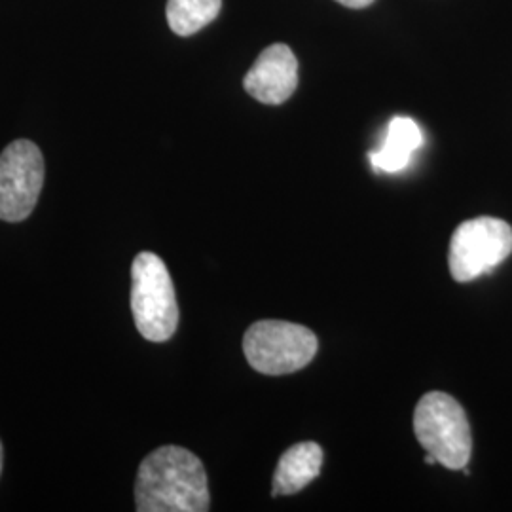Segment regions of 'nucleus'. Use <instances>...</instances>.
<instances>
[{
    "label": "nucleus",
    "mask_w": 512,
    "mask_h": 512,
    "mask_svg": "<svg viewBox=\"0 0 512 512\" xmlns=\"http://www.w3.org/2000/svg\"><path fill=\"white\" fill-rule=\"evenodd\" d=\"M336 2H340V4H344V6H348V8H366V6H370L374 0H336Z\"/></svg>",
    "instance_id": "9b49d317"
},
{
    "label": "nucleus",
    "mask_w": 512,
    "mask_h": 512,
    "mask_svg": "<svg viewBox=\"0 0 512 512\" xmlns=\"http://www.w3.org/2000/svg\"><path fill=\"white\" fill-rule=\"evenodd\" d=\"M323 467V450L317 442H298L277 463L274 475V497L298 494Z\"/></svg>",
    "instance_id": "6e6552de"
},
{
    "label": "nucleus",
    "mask_w": 512,
    "mask_h": 512,
    "mask_svg": "<svg viewBox=\"0 0 512 512\" xmlns=\"http://www.w3.org/2000/svg\"><path fill=\"white\" fill-rule=\"evenodd\" d=\"M211 495L202 459L181 446H162L143 459L135 482L139 512H205Z\"/></svg>",
    "instance_id": "f257e3e1"
},
{
    "label": "nucleus",
    "mask_w": 512,
    "mask_h": 512,
    "mask_svg": "<svg viewBox=\"0 0 512 512\" xmlns=\"http://www.w3.org/2000/svg\"><path fill=\"white\" fill-rule=\"evenodd\" d=\"M131 313L148 342H167L179 325V304L164 260L150 251L131 264Z\"/></svg>",
    "instance_id": "f03ea898"
},
{
    "label": "nucleus",
    "mask_w": 512,
    "mask_h": 512,
    "mask_svg": "<svg viewBox=\"0 0 512 512\" xmlns=\"http://www.w3.org/2000/svg\"><path fill=\"white\" fill-rule=\"evenodd\" d=\"M414 433L427 454L442 467L461 471L473 452L471 425L463 406L442 391L423 395L414 412Z\"/></svg>",
    "instance_id": "7ed1b4c3"
},
{
    "label": "nucleus",
    "mask_w": 512,
    "mask_h": 512,
    "mask_svg": "<svg viewBox=\"0 0 512 512\" xmlns=\"http://www.w3.org/2000/svg\"><path fill=\"white\" fill-rule=\"evenodd\" d=\"M222 0H167V23L179 37H190L215 21Z\"/></svg>",
    "instance_id": "9d476101"
},
{
    "label": "nucleus",
    "mask_w": 512,
    "mask_h": 512,
    "mask_svg": "<svg viewBox=\"0 0 512 512\" xmlns=\"http://www.w3.org/2000/svg\"><path fill=\"white\" fill-rule=\"evenodd\" d=\"M512 253V228L505 220L494 217L461 222L452 241L448 266L459 283L473 281L495 268Z\"/></svg>",
    "instance_id": "39448f33"
},
{
    "label": "nucleus",
    "mask_w": 512,
    "mask_h": 512,
    "mask_svg": "<svg viewBox=\"0 0 512 512\" xmlns=\"http://www.w3.org/2000/svg\"><path fill=\"white\" fill-rule=\"evenodd\" d=\"M46 177L40 148L27 139L10 143L0 154V220L21 222L37 207Z\"/></svg>",
    "instance_id": "423d86ee"
},
{
    "label": "nucleus",
    "mask_w": 512,
    "mask_h": 512,
    "mask_svg": "<svg viewBox=\"0 0 512 512\" xmlns=\"http://www.w3.org/2000/svg\"><path fill=\"white\" fill-rule=\"evenodd\" d=\"M423 133L412 118L397 116L389 122L384 145L370 152V164L376 171L399 173L412 162V154L421 147Z\"/></svg>",
    "instance_id": "1a4fd4ad"
},
{
    "label": "nucleus",
    "mask_w": 512,
    "mask_h": 512,
    "mask_svg": "<svg viewBox=\"0 0 512 512\" xmlns=\"http://www.w3.org/2000/svg\"><path fill=\"white\" fill-rule=\"evenodd\" d=\"M298 61L287 44H272L245 74L243 88L264 105H281L296 92Z\"/></svg>",
    "instance_id": "0eeeda50"
},
{
    "label": "nucleus",
    "mask_w": 512,
    "mask_h": 512,
    "mask_svg": "<svg viewBox=\"0 0 512 512\" xmlns=\"http://www.w3.org/2000/svg\"><path fill=\"white\" fill-rule=\"evenodd\" d=\"M0 473H2V444H0Z\"/></svg>",
    "instance_id": "f8f14e48"
},
{
    "label": "nucleus",
    "mask_w": 512,
    "mask_h": 512,
    "mask_svg": "<svg viewBox=\"0 0 512 512\" xmlns=\"http://www.w3.org/2000/svg\"><path fill=\"white\" fill-rule=\"evenodd\" d=\"M319 348L310 329L289 321H256L243 336L249 365L260 374L283 376L310 365Z\"/></svg>",
    "instance_id": "20e7f679"
}]
</instances>
